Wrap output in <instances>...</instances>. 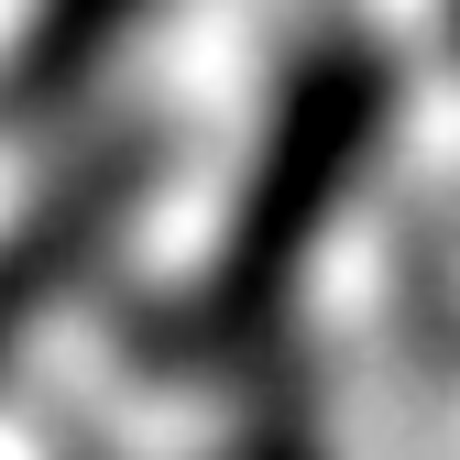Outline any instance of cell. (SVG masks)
Wrapping results in <instances>:
<instances>
[{"label": "cell", "mask_w": 460, "mask_h": 460, "mask_svg": "<svg viewBox=\"0 0 460 460\" xmlns=\"http://www.w3.org/2000/svg\"><path fill=\"white\" fill-rule=\"evenodd\" d=\"M384 110H394V66L373 44H307L285 66L274 110H263V154L242 176V208L219 230V263H208V318L252 329L296 263L318 252V230L340 219V198L362 187V164L384 143Z\"/></svg>", "instance_id": "obj_1"}, {"label": "cell", "mask_w": 460, "mask_h": 460, "mask_svg": "<svg viewBox=\"0 0 460 460\" xmlns=\"http://www.w3.org/2000/svg\"><path fill=\"white\" fill-rule=\"evenodd\" d=\"M143 176H154V154H143V132H121V143H99L88 164H66V176L33 198V219L0 242V362H12L22 340H33V318L99 263V242L132 219Z\"/></svg>", "instance_id": "obj_2"}, {"label": "cell", "mask_w": 460, "mask_h": 460, "mask_svg": "<svg viewBox=\"0 0 460 460\" xmlns=\"http://www.w3.org/2000/svg\"><path fill=\"white\" fill-rule=\"evenodd\" d=\"M132 22H143V0H33V33H22V55H12V110L77 99L110 55H121Z\"/></svg>", "instance_id": "obj_3"}]
</instances>
